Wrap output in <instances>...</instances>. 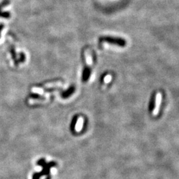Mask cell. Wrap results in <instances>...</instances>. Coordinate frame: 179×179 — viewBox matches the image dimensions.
<instances>
[{
	"instance_id": "cell-1",
	"label": "cell",
	"mask_w": 179,
	"mask_h": 179,
	"mask_svg": "<svg viewBox=\"0 0 179 179\" xmlns=\"http://www.w3.org/2000/svg\"><path fill=\"white\" fill-rule=\"evenodd\" d=\"M104 42H108V43L116 45L120 47H124L126 45V42L123 39L112 36L101 37L99 39V45H102Z\"/></svg>"
},
{
	"instance_id": "cell-3",
	"label": "cell",
	"mask_w": 179,
	"mask_h": 179,
	"mask_svg": "<svg viewBox=\"0 0 179 179\" xmlns=\"http://www.w3.org/2000/svg\"><path fill=\"white\" fill-rule=\"evenodd\" d=\"M82 126H83V119H82V118H79L78 119L77 123H76V126H75V129L76 132H80L82 128Z\"/></svg>"
},
{
	"instance_id": "cell-4",
	"label": "cell",
	"mask_w": 179,
	"mask_h": 179,
	"mask_svg": "<svg viewBox=\"0 0 179 179\" xmlns=\"http://www.w3.org/2000/svg\"><path fill=\"white\" fill-rule=\"evenodd\" d=\"M57 86H62V84L61 82H54V83H50L46 85V87L47 88H50V87H57Z\"/></svg>"
},
{
	"instance_id": "cell-2",
	"label": "cell",
	"mask_w": 179,
	"mask_h": 179,
	"mask_svg": "<svg viewBox=\"0 0 179 179\" xmlns=\"http://www.w3.org/2000/svg\"><path fill=\"white\" fill-rule=\"evenodd\" d=\"M161 102V93H157V96H156V102H155V107L153 110V114L154 115H157L160 109V105Z\"/></svg>"
},
{
	"instance_id": "cell-5",
	"label": "cell",
	"mask_w": 179,
	"mask_h": 179,
	"mask_svg": "<svg viewBox=\"0 0 179 179\" xmlns=\"http://www.w3.org/2000/svg\"><path fill=\"white\" fill-rule=\"evenodd\" d=\"M111 78H112V77H111V76H110V75H107L106 78H105V80H104V81L106 82V83H108L109 82H110V80H111Z\"/></svg>"
}]
</instances>
